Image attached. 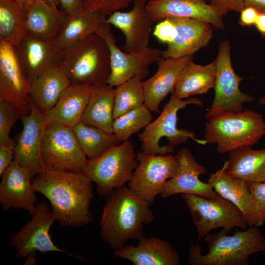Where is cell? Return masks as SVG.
Returning a JSON list of instances; mask_svg holds the SVG:
<instances>
[{
	"instance_id": "24",
	"label": "cell",
	"mask_w": 265,
	"mask_h": 265,
	"mask_svg": "<svg viewBox=\"0 0 265 265\" xmlns=\"http://www.w3.org/2000/svg\"><path fill=\"white\" fill-rule=\"evenodd\" d=\"M96 86L70 84L56 105L43 115L45 125L59 123L72 128L80 120L90 97Z\"/></svg>"
},
{
	"instance_id": "32",
	"label": "cell",
	"mask_w": 265,
	"mask_h": 265,
	"mask_svg": "<svg viewBox=\"0 0 265 265\" xmlns=\"http://www.w3.org/2000/svg\"><path fill=\"white\" fill-rule=\"evenodd\" d=\"M26 6L13 0H0V41L16 46L26 35Z\"/></svg>"
},
{
	"instance_id": "33",
	"label": "cell",
	"mask_w": 265,
	"mask_h": 265,
	"mask_svg": "<svg viewBox=\"0 0 265 265\" xmlns=\"http://www.w3.org/2000/svg\"><path fill=\"white\" fill-rule=\"evenodd\" d=\"M72 129L88 159L99 157L109 148L119 143L113 133L81 121Z\"/></svg>"
},
{
	"instance_id": "49",
	"label": "cell",
	"mask_w": 265,
	"mask_h": 265,
	"mask_svg": "<svg viewBox=\"0 0 265 265\" xmlns=\"http://www.w3.org/2000/svg\"><path fill=\"white\" fill-rule=\"evenodd\" d=\"M147 0V1H151V0Z\"/></svg>"
},
{
	"instance_id": "15",
	"label": "cell",
	"mask_w": 265,
	"mask_h": 265,
	"mask_svg": "<svg viewBox=\"0 0 265 265\" xmlns=\"http://www.w3.org/2000/svg\"><path fill=\"white\" fill-rule=\"evenodd\" d=\"M30 113L21 118L23 130L14 147V159L26 168L33 180L45 167L41 155V147L45 125L43 114L32 104Z\"/></svg>"
},
{
	"instance_id": "18",
	"label": "cell",
	"mask_w": 265,
	"mask_h": 265,
	"mask_svg": "<svg viewBox=\"0 0 265 265\" xmlns=\"http://www.w3.org/2000/svg\"><path fill=\"white\" fill-rule=\"evenodd\" d=\"M146 9L154 23L176 17L202 21L218 29L225 28L224 14L203 0H151L147 1Z\"/></svg>"
},
{
	"instance_id": "3",
	"label": "cell",
	"mask_w": 265,
	"mask_h": 265,
	"mask_svg": "<svg viewBox=\"0 0 265 265\" xmlns=\"http://www.w3.org/2000/svg\"><path fill=\"white\" fill-rule=\"evenodd\" d=\"M222 228L205 237L209 252L202 254L198 243L191 245L187 257L191 265H249V256L265 252V237L257 226H249L244 231L237 230L232 235Z\"/></svg>"
},
{
	"instance_id": "30",
	"label": "cell",
	"mask_w": 265,
	"mask_h": 265,
	"mask_svg": "<svg viewBox=\"0 0 265 265\" xmlns=\"http://www.w3.org/2000/svg\"><path fill=\"white\" fill-rule=\"evenodd\" d=\"M216 75L215 60L205 65L196 64L191 60L183 69L172 92L181 99L206 94L214 88Z\"/></svg>"
},
{
	"instance_id": "19",
	"label": "cell",
	"mask_w": 265,
	"mask_h": 265,
	"mask_svg": "<svg viewBox=\"0 0 265 265\" xmlns=\"http://www.w3.org/2000/svg\"><path fill=\"white\" fill-rule=\"evenodd\" d=\"M0 177V203L2 210L23 209L32 216L38 198L28 171L13 160Z\"/></svg>"
},
{
	"instance_id": "40",
	"label": "cell",
	"mask_w": 265,
	"mask_h": 265,
	"mask_svg": "<svg viewBox=\"0 0 265 265\" xmlns=\"http://www.w3.org/2000/svg\"><path fill=\"white\" fill-rule=\"evenodd\" d=\"M14 147V145H0V176L13 160Z\"/></svg>"
},
{
	"instance_id": "14",
	"label": "cell",
	"mask_w": 265,
	"mask_h": 265,
	"mask_svg": "<svg viewBox=\"0 0 265 265\" xmlns=\"http://www.w3.org/2000/svg\"><path fill=\"white\" fill-rule=\"evenodd\" d=\"M29 90L14 46L0 41V101L10 103L23 116L27 115L31 108Z\"/></svg>"
},
{
	"instance_id": "11",
	"label": "cell",
	"mask_w": 265,
	"mask_h": 265,
	"mask_svg": "<svg viewBox=\"0 0 265 265\" xmlns=\"http://www.w3.org/2000/svg\"><path fill=\"white\" fill-rule=\"evenodd\" d=\"M138 164L129 182V187L137 196L151 204L162 193L167 181L177 168L175 156L170 154L137 153Z\"/></svg>"
},
{
	"instance_id": "44",
	"label": "cell",
	"mask_w": 265,
	"mask_h": 265,
	"mask_svg": "<svg viewBox=\"0 0 265 265\" xmlns=\"http://www.w3.org/2000/svg\"><path fill=\"white\" fill-rule=\"evenodd\" d=\"M254 25L260 34L262 36H265V13H259Z\"/></svg>"
},
{
	"instance_id": "1",
	"label": "cell",
	"mask_w": 265,
	"mask_h": 265,
	"mask_svg": "<svg viewBox=\"0 0 265 265\" xmlns=\"http://www.w3.org/2000/svg\"><path fill=\"white\" fill-rule=\"evenodd\" d=\"M92 181L84 174L44 167L32 180L35 192L49 201L57 221L78 228L94 221L90 210L94 195Z\"/></svg>"
},
{
	"instance_id": "20",
	"label": "cell",
	"mask_w": 265,
	"mask_h": 265,
	"mask_svg": "<svg viewBox=\"0 0 265 265\" xmlns=\"http://www.w3.org/2000/svg\"><path fill=\"white\" fill-rule=\"evenodd\" d=\"M174 26L172 41L162 51L163 58H181L193 55L208 45L213 32L212 26L196 19L171 17Z\"/></svg>"
},
{
	"instance_id": "27",
	"label": "cell",
	"mask_w": 265,
	"mask_h": 265,
	"mask_svg": "<svg viewBox=\"0 0 265 265\" xmlns=\"http://www.w3.org/2000/svg\"><path fill=\"white\" fill-rule=\"evenodd\" d=\"M70 83L59 66L45 69L29 83L30 103L44 115L57 103Z\"/></svg>"
},
{
	"instance_id": "7",
	"label": "cell",
	"mask_w": 265,
	"mask_h": 265,
	"mask_svg": "<svg viewBox=\"0 0 265 265\" xmlns=\"http://www.w3.org/2000/svg\"><path fill=\"white\" fill-rule=\"evenodd\" d=\"M138 164L134 145L127 140L97 158L87 159L84 174L96 184L99 194L106 197L131 181Z\"/></svg>"
},
{
	"instance_id": "9",
	"label": "cell",
	"mask_w": 265,
	"mask_h": 265,
	"mask_svg": "<svg viewBox=\"0 0 265 265\" xmlns=\"http://www.w3.org/2000/svg\"><path fill=\"white\" fill-rule=\"evenodd\" d=\"M216 75L213 102L205 114L209 119L224 112H240L243 104L252 102V96L242 93L239 84L243 80L234 71L231 59V44L229 40L221 41L215 59Z\"/></svg>"
},
{
	"instance_id": "17",
	"label": "cell",
	"mask_w": 265,
	"mask_h": 265,
	"mask_svg": "<svg viewBox=\"0 0 265 265\" xmlns=\"http://www.w3.org/2000/svg\"><path fill=\"white\" fill-rule=\"evenodd\" d=\"M132 8L127 12L116 11L106 22L118 28L125 36L123 50L136 52L148 48L154 24L146 9L147 0H134Z\"/></svg>"
},
{
	"instance_id": "21",
	"label": "cell",
	"mask_w": 265,
	"mask_h": 265,
	"mask_svg": "<svg viewBox=\"0 0 265 265\" xmlns=\"http://www.w3.org/2000/svg\"><path fill=\"white\" fill-rule=\"evenodd\" d=\"M16 54L23 72L30 82L40 73L53 66L60 65L63 53L54 40H46L26 34L15 47Z\"/></svg>"
},
{
	"instance_id": "42",
	"label": "cell",
	"mask_w": 265,
	"mask_h": 265,
	"mask_svg": "<svg viewBox=\"0 0 265 265\" xmlns=\"http://www.w3.org/2000/svg\"><path fill=\"white\" fill-rule=\"evenodd\" d=\"M63 10L70 15L83 9L81 0H58Z\"/></svg>"
},
{
	"instance_id": "46",
	"label": "cell",
	"mask_w": 265,
	"mask_h": 265,
	"mask_svg": "<svg viewBox=\"0 0 265 265\" xmlns=\"http://www.w3.org/2000/svg\"><path fill=\"white\" fill-rule=\"evenodd\" d=\"M19 4L23 5H27L31 4L38 0H13Z\"/></svg>"
},
{
	"instance_id": "36",
	"label": "cell",
	"mask_w": 265,
	"mask_h": 265,
	"mask_svg": "<svg viewBox=\"0 0 265 265\" xmlns=\"http://www.w3.org/2000/svg\"><path fill=\"white\" fill-rule=\"evenodd\" d=\"M22 116L11 104L0 101V145H14L10 138V132L16 121Z\"/></svg>"
},
{
	"instance_id": "12",
	"label": "cell",
	"mask_w": 265,
	"mask_h": 265,
	"mask_svg": "<svg viewBox=\"0 0 265 265\" xmlns=\"http://www.w3.org/2000/svg\"><path fill=\"white\" fill-rule=\"evenodd\" d=\"M55 221L56 218L51 208L46 202L37 203L31 219L10 239V244L15 250L16 257L25 258L32 252L39 251L42 254L57 252L81 260V257L59 248L53 242L50 231Z\"/></svg>"
},
{
	"instance_id": "34",
	"label": "cell",
	"mask_w": 265,
	"mask_h": 265,
	"mask_svg": "<svg viewBox=\"0 0 265 265\" xmlns=\"http://www.w3.org/2000/svg\"><path fill=\"white\" fill-rule=\"evenodd\" d=\"M143 78L137 75L114 88V119L144 104Z\"/></svg>"
},
{
	"instance_id": "6",
	"label": "cell",
	"mask_w": 265,
	"mask_h": 265,
	"mask_svg": "<svg viewBox=\"0 0 265 265\" xmlns=\"http://www.w3.org/2000/svg\"><path fill=\"white\" fill-rule=\"evenodd\" d=\"M201 106L202 102L197 98L183 100L173 92L158 117L149 123L138 135L142 152L148 154L166 155L174 151V146L186 142L189 139L201 145H206L204 139L196 138L192 131L179 129L177 127V113L189 105Z\"/></svg>"
},
{
	"instance_id": "31",
	"label": "cell",
	"mask_w": 265,
	"mask_h": 265,
	"mask_svg": "<svg viewBox=\"0 0 265 265\" xmlns=\"http://www.w3.org/2000/svg\"><path fill=\"white\" fill-rule=\"evenodd\" d=\"M114 88L108 84L96 86L80 121L112 133Z\"/></svg>"
},
{
	"instance_id": "29",
	"label": "cell",
	"mask_w": 265,
	"mask_h": 265,
	"mask_svg": "<svg viewBox=\"0 0 265 265\" xmlns=\"http://www.w3.org/2000/svg\"><path fill=\"white\" fill-rule=\"evenodd\" d=\"M226 172L231 177L247 182H265V148L242 147L229 153Z\"/></svg>"
},
{
	"instance_id": "38",
	"label": "cell",
	"mask_w": 265,
	"mask_h": 265,
	"mask_svg": "<svg viewBox=\"0 0 265 265\" xmlns=\"http://www.w3.org/2000/svg\"><path fill=\"white\" fill-rule=\"evenodd\" d=\"M247 183L256 209L258 227L265 221V182Z\"/></svg>"
},
{
	"instance_id": "13",
	"label": "cell",
	"mask_w": 265,
	"mask_h": 265,
	"mask_svg": "<svg viewBox=\"0 0 265 265\" xmlns=\"http://www.w3.org/2000/svg\"><path fill=\"white\" fill-rule=\"evenodd\" d=\"M110 26L106 22L97 33L106 41L110 52V74L107 84L116 87L137 75L145 78L149 66L158 61L162 51L148 47L136 52H125L116 45Z\"/></svg>"
},
{
	"instance_id": "26",
	"label": "cell",
	"mask_w": 265,
	"mask_h": 265,
	"mask_svg": "<svg viewBox=\"0 0 265 265\" xmlns=\"http://www.w3.org/2000/svg\"><path fill=\"white\" fill-rule=\"evenodd\" d=\"M25 28L26 34L46 40H55L67 14L48 2L38 0L26 5Z\"/></svg>"
},
{
	"instance_id": "22",
	"label": "cell",
	"mask_w": 265,
	"mask_h": 265,
	"mask_svg": "<svg viewBox=\"0 0 265 265\" xmlns=\"http://www.w3.org/2000/svg\"><path fill=\"white\" fill-rule=\"evenodd\" d=\"M192 59L193 55L178 58L161 56L158 60L156 73L149 79L142 81L144 104L152 112H159L160 103L173 91L184 67Z\"/></svg>"
},
{
	"instance_id": "16",
	"label": "cell",
	"mask_w": 265,
	"mask_h": 265,
	"mask_svg": "<svg viewBox=\"0 0 265 265\" xmlns=\"http://www.w3.org/2000/svg\"><path fill=\"white\" fill-rule=\"evenodd\" d=\"M175 156L177 168L173 176L166 182L161 193L162 198L178 193L196 194L210 199L218 195L208 182L204 183L200 180L199 176L206 174L207 169L196 161L188 148H181Z\"/></svg>"
},
{
	"instance_id": "8",
	"label": "cell",
	"mask_w": 265,
	"mask_h": 265,
	"mask_svg": "<svg viewBox=\"0 0 265 265\" xmlns=\"http://www.w3.org/2000/svg\"><path fill=\"white\" fill-rule=\"evenodd\" d=\"M181 197L188 208L199 238L219 228L230 231L235 227H249L240 210L218 194L212 199L189 193H183Z\"/></svg>"
},
{
	"instance_id": "47",
	"label": "cell",
	"mask_w": 265,
	"mask_h": 265,
	"mask_svg": "<svg viewBox=\"0 0 265 265\" xmlns=\"http://www.w3.org/2000/svg\"><path fill=\"white\" fill-rule=\"evenodd\" d=\"M48 2L53 7L58 8V5L59 4L58 0H44Z\"/></svg>"
},
{
	"instance_id": "23",
	"label": "cell",
	"mask_w": 265,
	"mask_h": 265,
	"mask_svg": "<svg viewBox=\"0 0 265 265\" xmlns=\"http://www.w3.org/2000/svg\"><path fill=\"white\" fill-rule=\"evenodd\" d=\"M136 246L125 244L115 251V257L131 261L134 265H179L180 257L169 243L158 237H144Z\"/></svg>"
},
{
	"instance_id": "41",
	"label": "cell",
	"mask_w": 265,
	"mask_h": 265,
	"mask_svg": "<svg viewBox=\"0 0 265 265\" xmlns=\"http://www.w3.org/2000/svg\"><path fill=\"white\" fill-rule=\"evenodd\" d=\"M259 12L251 7H245L240 12L239 23L242 26L254 25L258 18Z\"/></svg>"
},
{
	"instance_id": "35",
	"label": "cell",
	"mask_w": 265,
	"mask_h": 265,
	"mask_svg": "<svg viewBox=\"0 0 265 265\" xmlns=\"http://www.w3.org/2000/svg\"><path fill=\"white\" fill-rule=\"evenodd\" d=\"M152 111L144 104L114 119L112 133L119 143L128 140L132 134L145 128L153 119Z\"/></svg>"
},
{
	"instance_id": "25",
	"label": "cell",
	"mask_w": 265,
	"mask_h": 265,
	"mask_svg": "<svg viewBox=\"0 0 265 265\" xmlns=\"http://www.w3.org/2000/svg\"><path fill=\"white\" fill-rule=\"evenodd\" d=\"M225 161L219 169L210 175L208 183L219 195L235 205L243 214L249 226H257V215L247 182L228 176Z\"/></svg>"
},
{
	"instance_id": "4",
	"label": "cell",
	"mask_w": 265,
	"mask_h": 265,
	"mask_svg": "<svg viewBox=\"0 0 265 265\" xmlns=\"http://www.w3.org/2000/svg\"><path fill=\"white\" fill-rule=\"evenodd\" d=\"M59 67L71 84H107L110 74L108 46L100 35L92 34L63 52Z\"/></svg>"
},
{
	"instance_id": "48",
	"label": "cell",
	"mask_w": 265,
	"mask_h": 265,
	"mask_svg": "<svg viewBox=\"0 0 265 265\" xmlns=\"http://www.w3.org/2000/svg\"><path fill=\"white\" fill-rule=\"evenodd\" d=\"M259 103L261 105L265 106V96L261 98L259 100Z\"/></svg>"
},
{
	"instance_id": "43",
	"label": "cell",
	"mask_w": 265,
	"mask_h": 265,
	"mask_svg": "<svg viewBox=\"0 0 265 265\" xmlns=\"http://www.w3.org/2000/svg\"><path fill=\"white\" fill-rule=\"evenodd\" d=\"M244 8L251 7L260 13H265V0H244Z\"/></svg>"
},
{
	"instance_id": "10",
	"label": "cell",
	"mask_w": 265,
	"mask_h": 265,
	"mask_svg": "<svg viewBox=\"0 0 265 265\" xmlns=\"http://www.w3.org/2000/svg\"><path fill=\"white\" fill-rule=\"evenodd\" d=\"M41 155L45 167L84 174L87 157L71 128L59 123L46 125Z\"/></svg>"
},
{
	"instance_id": "45",
	"label": "cell",
	"mask_w": 265,
	"mask_h": 265,
	"mask_svg": "<svg viewBox=\"0 0 265 265\" xmlns=\"http://www.w3.org/2000/svg\"><path fill=\"white\" fill-rule=\"evenodd\" d=\"M36 252H32L30 253L27 256L24 265H35L37 264L36 261Z\"/></svg>"
},
{
	"instance_id": "28",
	"label": "cell",
	"mask_w": 265,
	"mask_h": 265,
	"mask_svg": "<svg viewBox=\"0 0 265 265\" xmlns=\"http://www.w3.org/2000/svg\"><path fill=\"white\" fill-rule=\"evenodd\" d=\"M106 16L100 13L82 9L67 15L58 35L54 40L62 53L79 42L97 33L106 23Z\"/></svg>"
},
{
	"instance_id": "5",
	"label": "cell",
	"mask_w": 265,
	"mask_h": 265,
	"mask_svg": "<svg viewBox=\"0 0 265 265\" xmlns=\"http://www.w3.org/2000/svg\"><path fill=\"white\" fill-rule=\"evenodd\" d=\"M265 135V121L260 113L251 109L224 112L208 119L204 140L215 144L219 154L229 153L258 143Z\"/></svg>"
},
{
	"instance_id": "37",
	"label": "cell",
	"mask_w": 265,
	"mask_h": 265,
	"mask_svg": "<svg viewBox=\"0 0 265 265\" xmlns=\"http://www.w3.org/2000/svg\"><path fill=\"white\" fill-rule=\"evenodd\" d=\"M134 0H81L84 10L100 13L106 16L121 11Z\"/></svg>"
},
{
	"instance_id": "39",
	"label": "cell",
	"mask_w": 265,
	"mask_h": 265,
	"mask_svg": "<svg viewBox=\"0 0 265 265\" xmlns=\"http://www.w3.org/2000/svg\"><path fill=\"white\" fill-rule=\"evenodd\" d=\"M210 4L224 14L229 11L240 12L244 8V0H210Z\"/></svg>"
},
{
	"instance_id": "2",
	"label": "cell",
	"mask_w": 265,
	"mask_h": 265,
	"mask_svg": "<svg viewBox=\"0 0 265 265\" xmlns=\"http://www.w3.org/2000/svg\"><path fill=\"white\" fill-rule=\"evenodd\" d=\"M151 205L126 186L106 197L99 220L100 233L111 249L118 250L128 240H138L144 237V226L154 220Z\"/></svg>"
}]
</instances>
